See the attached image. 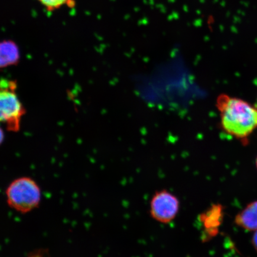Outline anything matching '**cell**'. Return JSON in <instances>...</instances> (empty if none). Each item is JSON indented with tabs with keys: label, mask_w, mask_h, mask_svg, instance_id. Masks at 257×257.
Masks as SVG:
<instances>
[{
	"label": "cell",
	"mask_w": 257,
	"mask_h": 257,
	"mask_svg": "<svg viewBox=\"0 0 257 257\" xmlns=\"http://www.w3.org/2000/svg\"><path fill=\"white\" fill-rule=\"evenodd\" d=\"M253 232H254V233H253L252 237V244L253 248L255 249L257 252V230Z\"/></svg>",
	"instance_id": "obj_9"
},
{
	"label": "cell",
	"mask_w": 257,
	"mask_h": 257,
	"mask_svg": "<svg viewBox=\"0 0 257 257\" xmlns=\"http://www.w3.org/2000/svg\"><path fill=\"white\" fill-rule=\"evenodd\" d=\"M21 54L19 48L15 42L5 40L0 46V67L7 68L16 65L20 61Z\"/></svg>",
	"instance_id": "obj_7"
},
{
	"label": "cell",
	"mask_w": 257,
	"mask_h": 257,
	"mask_svg": "<svg viewBox=\"0 0 257 257\" xmlns=\"http://www.w3.org/2000/svg\"><path fill=\"white\" fill-rule=\"evenodd\" d=\"M256 102H257V99H256ZM256 106H257V104H256Z\"/></svg>",
	"instance_id": "obj_12"
},
{
	"label": "cell",
	"mask_w": 257,
	"mask_h": 257,
	"mask_svg": "<svg viewBox=\"0 0 257 257\" xmlns=\"http://www.w3.org/2000/svg\"><path fill=\"white\" fill-rule=\"evenodd\" d=\"M180 210L178 197L167 190L157 191L150 202V215L153 219L169 223L175 219Z\"/></svg>",
	"instance_id": "obj_4"
},
{
	"label": "cell",
	"mask_w": 257,
	"mask_h": 257,
	"mask_svg": "<svg viewBox=\"0 0 257 257\" xmlns=\"http://www.w3.org/2000/svg\"><path fill=\"white\" fill-rule=\"evenodd\" d=\"M48 11H54L62 7L64 5L69 6L72 8L74 4L73 0H38Z\"/></svg>",
	"instance_id": "obj_8"
},
{
	"label": "cell",
	"mask_w": 257,
	"mask_h": 257,
	"mask_svg": "<svg viewBox=\"0 0 257 257\" xmlns=\"http://www.w3.org/2000/svg\"><path fill=\"white\" fill-rule=\"evenodd\" d=\"M234 223L244 230H257V200L250 202L237 214L234 218Z\"/></svg>",
	"instance_id": "obj_6"
},
{
	"label": "cell",
	"mask_w": 257,
	"mask_h": 257,
	"mask_svg": "<svg viewBox=\"0 0 257 257\" xmlns=\"http://www.w3.org/2000/svg\"><path fill=\"white\" fill-rule=\"evenodd\" d=\"M15 80L2 79L0 83V120L7 130L17 133L20 130L26 110L16 93Z\"/></svg>",
	"instance_id": "obj_3"
},
{
	"label": "cell",
	"mask_w": 257,
	"mask_h": 257,
	"mask_svg": "<svg viewBox=\"0 0 257 257\" xmlns=\"http://www.w3.org/2000/svg\"><path fill=\"white\" fill-rule=\"evenodd\" d=\"M30 257H40V256H38L37 255H33V256H30Z\"/></svg>",
	"instance_id": "obj_11"
},
{
	"label": "cell",
	"mask_w": 257,
	"mask_h": 257,
	"mask_svg": "<svg viewBox=\"0 0 257 257\" xmlns=\"http://www.w3.org/2000/svg\"><path fill=\"white\" fill-rule=\"evenodd\" d=\"M255 166H256V168L257 169V157H256V160H255Z\"/></svg>",
	"instance_id": "obj_10"
},
{
	"label": "cell",
	"mask_w": 257,
	"mask_h": 257,
	"mask_svg": "<svg viewBox=\"0 0 257 257\" xmlns=\"http://www.w3.org/2000/svg\"><path fill=\"white\" fill-rule=\"evenodd\" d=\"M223 205L214 204L200 215V221L203 225L205 237H213L219 232V227L223 220Z\"/></svg>",
	"instance_id": "obj_5"
},
{
	"label": "cell",
	"mask_w": 257,
	"mask_h": 257,
	"mask_svg": "<svg viewBox=\"0 0 257 257\" xmlns=\"http://www.w3.org/2000/svg\"><path fill=\"white\" fill-rule=\"evenodd\" d=\"M6 198L10 208L19 213L27 214L39 207L42 200L41 189L31 177H19L6 188Z\"/></svg>",
	"instance_id": "obj_2"
},
{
	"label": "cell",
	"mask_w": 257,
	"mask_h": 257,
	"mask_svg": "<svg viewBox=\"0 0 257 257\" xmlns=\"http://www.w3.org/2000/svg\"><path fill=\"white\" fill-rule=\"evenodd\" d=\"M216 105L221 130L243 145L248 144L257 130V106L226 94L217 96Z\"/></svg>",
	"instance_id": "obj_1"
}]
</instances>
